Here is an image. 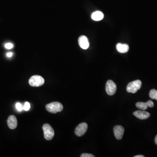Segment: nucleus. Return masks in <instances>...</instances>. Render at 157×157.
Wrapping results in <instances>:
<instances>
[{"label":"nucleus","mask_w":157,"mask_h":157,"mask_svg":"<svg viewBox=\"0 0 157 157\" xmlns=\"http://www.w3.org/2000/svg\"><path fill=\"white\" fill-rule=\"evenodd\" d=\"M46 109L51 113H56L62 111L63 106L62 104L58 102H52L46 106Z\"/></svg>","instance_id":"1"},{"label":"nucleus","mask_w":157,"mask_h":157,"mask_svg":"<svg viewBox=\"0 0 157 157\" xmlns=\"http://www.w3.org/2000/svg\"><path fill=\"white\" fill-rule=\"evenodd\" d=\"M45 83V80L41 76L35 75L32 76L29 80L30 86L34 87H40Z\"/></svg>","instance_id":"2"},{"label":"nucleus","mask_w":157,"mask_h":157,"mask_svg":"<svg viewBox=\"0 0 157 157\" xmlns=\"http://www.w3.org/2000/svg\"><path fill=\"white\" fill-rule=\"evenodd\" d=\"M42 129L44 132L45 139L48 141L53 139L54 136L55 132L52 127L49 124H46L42 126Z\"/></svg>","instance_id":"3"},{"label":"nucleus","mask_w":157,"mask_h":157,"mask_svg":"<svg viewBox=\"0 0 157 157\" xmlns=\"http://www.w3.org/2000/svg\"><path fill=\"white\" fill-rule=\"evenodd\" d=\"M142 83L140 80H136L128 83L127 87V90L128 93L135 94L140 89Z\"/></svg>","instance_id":"4"},{"label":"nucleus","mask_w":157,"mask_h":157,"mask_svg":"<svg viewBox=\"0 0 157 157\" xmlns=\"http://www.w3.org/2000/svg\"><path fill=\"white\" fill-rule=\"evenodd\" d=\"M117 90V86L114 82L111 80L107 81L106 84V91L107 94L112 96L116 93Z\"/></svg>","instance_id":"5"},{"label":"nucleus","mask_w":157,"mask_h":157,"mask_svg":"<svg viewBox=\"0 0 157 157\" xmlns=\"http://www.w3.org/2000/svg\"><path fill=\"white\" fill-rule=\"evenodd\" d=\"M87 129L88 125L87 123H82L80 124L75 129V134L78 137L82 136L85 134Z\"/></svg>","instance_id":"6"},{"label":"nucleus","mask_w":157,"mask_h":157,"mask_svg":"<svg viewBox=\"0 0 157 157\" xmlns=\"http://www.w3.org/2000/svg\"><path fill=\"white\" fill-rule=\"evenodd\" d=\"M113 132H114V136L117 139H122L124 134V128L120 125L115 126L113 128Z\"/></svg>","instance_id":"7"},{"label":"nucleus","mask_w":157,"mask_h":157,"mask_svg":"<svg viewBox=\"0 0 157 157\" xmlns=\"http://www.w3.org/2000/svg\"><path fill=\"white\" fill-rule=\"evenodd\" d=\"M134 116L141 120H145L150 117V113L145 111H137L133 113Z\"/></svg>","instance_id":"8"},{"label":"nucleus","mask_w":157,"mask_h":157,"mask_svg":"<svg viewBox=\"0 0 157 157\" xmlns=\"http://www.w3.org/2000/svg\"><path fill=\"white\" fill-rule=\"evenodd\" d=\"M78 42L80 47L83 49H87L89 47V42L86 36H81L78 38Z\"/></svg>","instance_id":"9"},{"label":"nucleus","mask_w":157,"mask_h":157,"mask_svg":"<svg viewBox=\"0 0 157 157\" xmlns=\"http://www.w3.org/2000/svg\"><path fill=\"white\" fill-rule=\"evenodd\" d=\"M154 105L153 102L152 100H148L146 103L144 102H137L136 104V106L139 109L142 110H145L148 107H153Z\"/></svg>","instance_id":"10"},{"label":"nucleus","mask_w":157,"mask_h":157,"mask_svg":"<svg viewBox=\"0 0 157 157\" xmlns=\"http://www.w3.org/2000/svg\"><path fill=\"white\" fill-rule=\"evenodd\" d=\"M8 125L11 129L16 128L18 125V121L17 118L14 115L9 116L8 119Z\"/></svg>","instance_id":"11"},{"label":"nucleus","mask_w":157,"mask_h":157,"mask_svg":"<svg viewBox=\"0 0 157 157\" xmlns=\"http://www.w3.org/2000/svg\"><path fill=\"white\" fill-rule=\"evenodd\" d=\"M116 48L118 52L122 53H127L128 51L129 46L127 44L118 43L116 46Z\"/></svg>","instance_id":"12"},{"label":"nucleus","mask_w":157,"mask_h":157,"mask_svg":"<svg viewBox=\"0 0 157 157\" xmlns=\"http://www.w3.org/2000/svg\"><path fill=\"white\" fill-rule=\"evenodd\" d=\"M104 17V14L100 11H96L94 12L91 15V18L92 19L96 21H100L103 19Z\"/></svg>","instance_id":"13"},{"label":"nucleus","mask_w":157,"mask_h":157,"mask_svg":"<svg viewBox=\"0 0 157 157\" xmlns=\"http://www.w3.org/2000/svg\"><path fill=\"white\" fill-rule=\"evenodd\" d=\"M149 96L152 99H155L157 100V90L155 89H152L150 90Z\"/></svg>","instance_id":"14"},{"label":"nucleus","mask_w":157,"mask_h":157,"mask_svg":"<svg viewBox=\"0 0 157 157\" xmlns=\"http://www.w3.org/2000/svg\"><path fill=\"white\" fill-rule=\"evenodd\" d=\"M30 104L29 102H25V104L24 106L23 107V109L25 111H28L30 108Z\"/></svg>","instance_id":"15"},{"label":"nucleus","mask_w":157,"mask_h":157,"mask_svg":"<svg viewBox=\"0 0 157 157\" xmlns=\"http://www.w3.org/2000/svg\"><path fill=\"white\" fill-rule=\"evenodd\" d=\"M16 109H17L18 111H23V107L22 105L20 103H17V104H16Z\"/></svg>","instance_id":"16"},{"label":"nucleus","mask_w":157,"mask_h":157,"mask_svg":"<svg viewBox=\"0 0 157 157\" xmlns=\"http://www.w3.org/2000/svg\"><path fill=\"white\" fill-rule=\"evenodd\" d=\"M13 44L11 43H8L5 45V48L8 49H11L13 48Z\"/></svg>","instance_id":"17"},{"label":"nucleus","mask_w":157,"mask_h":157,"mask_svg":"<svg viewBox=\"0 0 157 157\" xmlns=\"http://www.w3.org/2000/svg\"><path fill=\"white\" fill-rule=\"evenodd\" d=\"M81 157H95L94 155L90 154L83 153L81 155Z\"/></svg>","instance_id":"18"},{"label":"nucleus","mask_w":157,"mask_h":157,"mask_svg":"<svg viewBox=\"0 0 157 157\" xmlns=\"http://www.w3.org/2000/svg\"><path fill=\"white\" fill-rule=\"evenodd\" d=\"M13 55V53L12 52H10V53H8L7 54V56L8 57H11Z\"/></svg>","instance_id":"19"},{"label":"nucleus","mask_w":157,"mask_h":157,"mask_svg":"<svg viewBox=\"0 0 157 157\" xmlns=\"http://www.w3.org/2000/svg\"><path fill=\"white\" fill-rule=\"evenodd\" d=\"M154 142H155V143L156 144V145H157V135L155 137V139H154Z\"/></svg>","instance_id":"20"},{"label":"nucleus","mask_w":157,"mask_h":157,"mask_svg":"<svg viewBox=\"0 0 157 157\" xmlns=\"http://www.w3.org/2000/svg\"><path fill=\"white\" fill-rule=\"evenodd\" d=\"M145 156L144 155H136V156H134V157H144Z\"/></svg>","instance_id":"21"}]
</instances>
